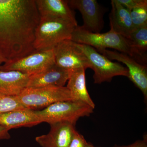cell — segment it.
I'll list each match as a JSON object with an SVG mask.
<instances>
[{"mask_svg": "<svg viewBox=\"0 0 147 147\" xmlns=\"http://www.w3.org/2000/svg\"><path fill=\"white\" fill-rule=\"evenodd\" d=\"M40 19L35 0H0V52L7 61L36 51L35 32Z\"/></svg>", "mask_w": 147, "mask_h": 147, "instance_id": "cell-1", "label": "cell"}, {"mask_svg": "<svg viewBox=\"0 0 147 147\" xmlns=\"http://www.w3.org/2000/svg\"><path fill=\"white\" fill-rule=\"evenodd\" d=\"M78 25L71 21L54 17H40L35 32L34 49H53L60 42L71 39Z\"/></svg>", "mask_w": 147, "mask_h": 147, "instance_id": "cell-2", "label": "cell"}, {"mask_svg": "<svg viewBox=\"0 0 147 147\" xmlns=\"http://www.w3.org/2000/svg\"><path fill=\"white\" fill-rule=\"evenodd\" d=\"M94 109L85 102L71 100L55 102L42 110L35 112L42 123L51 125L68 122L75 125L80 118L90 115Z\"/></svg>", "mask_w": 147, "mask_h": 147, "instance_id": "cell-3", "label": "cell"}, {"mask_svg": "<svg viewBox=\"0 0 147 147\" xmlns=\"http://www.w3.org/2000/svg\"><path fill=\"white\" fill-rule=\"evenodd\" d=\"M70 40L76 43L95 47L97 50L112 48L134 59L129 40L112 29L105 33H95L78 26L72 32Z\"/></svg>", "mask_w": 147, "mask_h": 147, "instance_id": "cell-4", "label": "cell"}, {"mask_svg": "<svg viewBox=\"0 0 147 147\" xmlns=\"http://www.w3.org/2000/svg\"><path fill=\"white\" fill-rule=\"evenodd\" d=\"M25 108L32 110L47 108L55 102L74 100L67 87L26 88L16 96Z\"/></svg>", "mask_w": 147, "mask_h": 147, "instance_id": "cell-5", "label": "cell"}, {"mask_svg": "<svg viewBox=\"0 0 147 147\" xmlns=\"http://www.w3.org/2000/svg\"><path fill=\"white\" fill-rule=\"evenodd\" d=\"M76 45L86 57L90 68L94 71V84L110 82L116 76L128 77V71L126 67L118 63L113 62L93 47L77 43Z\"/></svg>", "mask_w": 147, "mask_h": 147, "instance_id": "cell-6", "label": "cell"}, {"mask_svg": "<svg viewBox=\"0 0 147 147\" xmlns=\"http://www.w3.org/2000/svg\"><path fill=\"white\" fill-rule=\"evenodd\" d=\"M55 64L53 49L36 50L14 60L7 61L0 66V70H14L32 75Z\"/></svg>", "mask_w": 147, "mask_h": 147, "instance_id": "cell-7", "label": "cell"}, {"mask_svg": "<svg viewBox=\"0 0 147 147\" xmlns=\"http://www.w3.org/2000/svg\"><path fill=\"white\" fill-rule=\"evenodd\" d=\"M55 64L69 71L80 68H90V65L84 53L70 39L65 40L53 48Z\"/></svg>", "mask_w": 147, "mask_h": 147, "instance_id": "cell-8", "label": "cell"}, {"mask_svg": "<svg viewBox=\"0 0 147 147\" xmlns=\"http://www.w3.org/2000/svg\"><path fill=\"white\" fill-rule=\"evenodd\" d=\"M98 53L110 60H115L126 65L129 79L139 89L147 100V71L146 66L139 63L136 59L127 54L117 51L103 49L97 50Z\"/></svg>", "mask_w": 147, "mask_h": 147, "instance_id": "cell-9", "label": "cell"}, {"mask_svg": "<svg viewBox=\"0 0 147 147\" xmlns=\"http://www.w3.org/2000/svg\"><path fill=\"white\" fill-rule=\"evenodd\" d=\"M70 8L78 9L82 14V28L88 31L99 33L103 27L102 11L96 0H69Z\"/></svg>", "mask_w": 147, "mask_h": 147, "instance_id": "cell-10", "label": "cell"}, {"mask_svg": "<svg viewBox=\"0 0 147 147\" xmlns=\"http://www.w3.org/2000/svg\"><path fill=\"white\" fill-rule=\"evenodd\" d=\"M71 72L55 64L40 72L30 75L27 88L64 87Z\"/></svg>", "mask_w": 147, "mask_h": 147, "instance_id": "cell-11", "label": "cell"}, {"mask_svg": "<svg viewBox=\"0 0 147 147\" xmlns=\"http://www.w3.org/2000/svg\"><path fill=\"white\" fill-rule=\"evenodd\" d=\"M47 134L36 137V141L42 147H68L76 129L75 125L60 122L50 125Z\"/></svg>", "mask_w": 147, "mask_h": 147, "instance_id": "cell-12", "label": "cell"}, {"mask_svg": "<svg viewBox=\"0 0 147 147\" xmlns=\"http://www.w3.org/2000/svg\"><path fill=\"white\" fill-rule=\"evenodd\" d=\"M41 123L35 110L27 108L0 114V125L9 130L20 127H31Z\"/></svg>", "mask_w": 147, "mask_h": 147, "instance_id": "cell-13", "label": "cell"}, {"mask_svg": "<svg viewBox=\"0 0 147 147\" xmlns=\"http://www.w3.org/2000/svg\"><path fill=\"white\" fill-rule=\"evenodd\" d=\"M40 17H57L77 24L75 13L67 1L35 0Z\"/></svg>", "mask_w": 147, "mask_h": 147, "instance_id": "cell-14", "label": "cell"}, {"mask_svg": "<svg viewBox=\"0 0 147 147\" xmlns=\"http://www.w3.org/2000/svg\"><path fill=\"white\" fill-rule=\"evenodd\" d=\"M112 10L110 15V29L128 39L134 30L129 10L117 0L111 1Z\"/></svg>", "mask_w": 147, "mask_h": 147, "instance_id": "cell-15", "label": "cell"}, {"mask_svg": "<svg viewBox=\"0 0 147 147\" xmlns=\"http://www.w3.org/2000/svg\"><path fill=\"white\" fill-rule=\"evenodd\" d=\"M30 75L14 70H0V94L17 96L27 88Z\"/></svg>", "mask_w": 147, "mask_h": 147, "instance_id": "cell-16", "label": "cell"}, {"mask_svg": "<svg viewBox=\"0 0 147 147\" xmlns=\"http://www.w3.org/2000/svg\"><path fill=\"white\" fill-rule=\"evenodd\" d=\"M85 70L84 68H80L72 71L67 87L74 100L82 101L94 108V102L87 89Z\"/></svg>", "mask_w": 147, "mask_h": 147, "instance_id": "cell-17", "label": "cell"}, {"mask_svg": "<svg viewBox=\"0 0 147 147\" xmlns=\"http://www.w3.org/2000/svg\"><path fill=\"white\" fill-rule=\"evenodd\" d=\"M134 59L143 58L147 50V24L134 29L128 39Z\"/></svg>", "mask_w": 147, "mask_h": 147, "instance_id": "cell-18", "label": "cell"}, {"mask_svg": "<svg viewBox=\"0 0 147 147\" xmlns=\"http://www.w3.org/2000/svg\"><path fill=\"white\" fill-rule=\"evenodd\" d=\"M16 96H9L0 94V114L25 109Z\"/></svg>", "mask_w": 147, "mask_h": 147, "instance_id": "cell-19", "label": "cell"}, {"mask_svg": "<svg viewBox=\"0 0 147 147\" xmlns=\"http://www.w3.org/2000/svg\"><path fill=\"white\" fill-rule=\"evenodd\" d=\"M134 29L147 24V4L129 10Z\"/></svg>", "mask_w": 147, "mask_h": 147, "instance_id": "cell-20", "label": "cell"}, {"mask_svg": "<svg viewBox=\"0 0 147 147\" xmlns=\"http://www.w3.org/2000/svg\"><path fill=\"white\" fill-rule=\"evenodd\" d=\"M90 144L88 143L84 136L76 130L68 147H89Z\"/></svg>", "mask_w": 147, "mask_h": 147, "instance_id": "cell-21", "label": "cell"}, {"mask_svg": "<svg viewBox=\"0 0 147 147\" xmlns=\"http://www.w3.org/2000/svg\"><path fill=\"white\" fill-rule=\"evenodd\" d=\"M122 5L130 10L141 6L147 4V0H117Z\"/></svg>", "mask_w": 147, "mask_h": 147, "instance_id": "cell-22", "label": "cell"}, {"mask_svg": "<svg viewBox=\"0 0 147 147\" xmlns=\"http://www.w3.org/2000/svg\"><path fill=\"white\" fill-rule=\"evenodd\" d=\"M113 147H147V139L145 138L143 140H138L133 144L128 146Z\"/></svg>", "mask_w": 147, "mask_h": 147, "instance_id": "cell-23", "label": "cell"}, {"mask_svg": "<svg viewBox=\"0 0 147 147\" xmlns=\"http://www.w3.org/2000/svg\"><path fill=\"white\" fill-rule=\"evenodd\" d=\"M9 131L8 129L0 125V140L10 139L11 136Z\"/></svg>", "mask_w": 147, "mask_h": 147, "instance_id": "cell-24", "label": "cell"}, {"mask_svg": "<svg viewBox=\"0 0 147 147\" xmlns=\"http://www.w3.org/2000/svg\"><path fill=\"white\" fill-rule=\"evenodd\" d=\"M7 61V60L5 57L2 53L0 52V66Z\"/></svg>", "mask_w": 147, "mask_h": 147, "instance_id": "cell-25", "label": "cell"}, {"mask_svg": "<svg viewBox=\"0 0 147 147\" xmlns=\"http://www.w3.org/2000/svg\"><path fill=\"white\" fill-rule=\"evenodd\" d=\"M89 147H94V146H93L91 144H90V145Z\"/></svg>", "mask_w": 147, "mask_h": 147, "instance_id": "cell-26", "label": "cell"}]
</instances>
